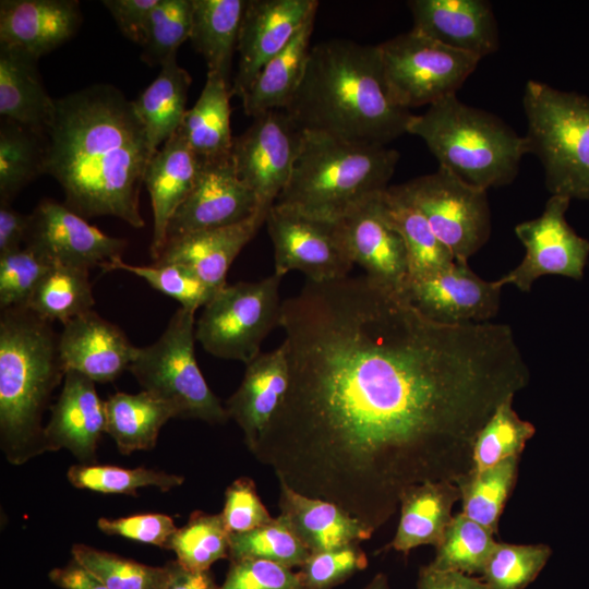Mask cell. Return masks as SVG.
I'll return each mask as SVG.
<instances>
[{"label": "cell", "instance_id": "1f68e13d", "mask_svg": "<svg viewBox=\"0 0 589 589\" xmlns=\"http://www.w3.org/2000/svg\"><path fill=\"white\" fill-rule=\"evenodd\" d=\"M380 201L386 218L404 240L408 279L429 276L455 262L453 254L437 239L423 214L407 199L399 185H389L381 193Z\"/></svg>", "mask_w": 589, "mask_h": 589}, {"label": "cell", "instance_id": "52a82bcc", "mask_svg": "<svg viewBox=\"0 0 589 589\" xmlns=\"http://www.w3.org/2000/svg\"><path fill=\"white\" fill-rule=\"evenodd\" d=\"M522 107L528 154L539 158L548 191L589 200V97L530 80Z\"/></svg>", "mask_w": 589, "mask_h": 589}, {"label": "cell", "instance_id": "3957f363", "mask_svg": "<svg viewBox=\"0 0 589 589\" xmlns=\"http://www.w3.org/2000/svg\"><path fill=\"white\" fill-rule=\"evenodd\" d=\"M285 110L303 131L384 146L407 133L413 117L394 99L377 46L339 38L311 48Z\"/></svg>", "mask_w": 589, "mask_h": 589}, {"label": "cell", "instance_id": "f5cc1de1", "mask_svg": "<svg viewBox=\"0 0 589 589\" xmlns=\"http://www.w3.org/2000/svg\"><path fill=\"white\" fill-rule=\"evenodd\" d=\"M98 529L109 536H119L133 541L169 548L177 527L173 519L165 514H137L116 519L99 518Z\"/></svg>", "mask_w": 589, "mask_h": 589}, {"label": "cell", "instance_id": "ba28073f", "mask_svg": "<svg viewBox=\"0 0 589 589\" xmlns=\"http://www.w3.org/2000/svg\"><path fill=\"white\" fill-rule=\"evenodd\" d=\"M195 312L180 306L154 344L136 347L129 371L143 390L167 402L176 418L224 424L227 410L195 359Z\"/></svg>", "mask_w": 589, "mask_h": 589}, {"label": "cell", "instance_id": "7dc6e473", "mask_svg": "<svg viewBox=\"0 0 589 589\" xmlns=\"http://www.w3.org/2000/svg\"><path fill=\"white\" fill-rule=\"evenodd\" d=\"M104 272L124 271L144 279L152 288L173 298L182 308L196 311L205 306L219 290L201 280L179 264L133 265L117 259L101 267Z\"/></svg>", "mask_w": 589, "mask_h": 589}, {"label": "cell", "instance_id": "e0dca14e", "mask_svg": "<svg viewBox=\"0 0 589 589\" xmlns=\"http://www.w3.org/2000/svg\"><path fill=\"white\" fill-rule=\"evenodd\" d=\"M24 242L52 264L86 269L101 268L121 259L128 244L125 239L104 233L64 204L51 200L40 202L31 214Z\"/></svg>", "mask_w": 589, "mask_h": 589}, {"label": "cell", "instance_id": "f546056e", "mask_svg": "<svg viewBox=\"0 0 589 589\" xmlns=\"http://www.w3.org/2000/svg\"><path fill=\"white\" fill-rule=\"evenodd\" d=\"M230 84L219 74L207 72L195 105L187 110L180 130L201 163L231 157Z\"/></svg>", "mask_w": 589, "mask_h": 589}, {"label": "cell", "instance_id": "ac0fdd59", "mask_svg": "<svg viewBox=\"0 0 589 589\" xmlns=\"http://www.w3.org/2000/svg\"><path fill=\"white\" fill-rule=\"evenodd\" d=\"M317 8L316 0H247L232 95L242 99L264 65L287 47Z\"/></svg>", "mask_w": 589, "mask_h": 589}, {"label": "cell", "instance_id": "277c9868", "mask_svg": "<svg viewBox=\"0 0 589 589\" xmlns=\"http://www.w3.org/2000/svg\"><path fill=\"white\" fill-rule=\"evenodd\" d=\"M64 375L51 322L26 306L1 310L0 447L11 465L48 452L43 416Z\"/></svg>", "mask_w": 589, "mask_h": 589}, {"label": "cell", "instance_id": "11a10c76", "mask_svg": "<svg viewBox=\"0 0 589 589\" xmlns=\"http://www.w3.org/2000/svg\"><path fill=\"white\" fill-rule=\"evenodd\" d=\"M31 224V214L15 211L9 202L0 201V255L21 249Z\"/></svg>", "mask_w": 589, "mask_h": 589}, {"label": "cell", "instance_id": "680465c9", "mask_svg": "<svg viewBox=\"0 0 589 589\" xmlns=\"http://www.w3.org/2000/svg\"><path fill=\"white\" fill-rule=\"evenodd\" d=\"M166 589H219L208 570H190L173 561V574Z\"/></svg>", "mask_w": 589, "mask_h": 589}, {"label": "cell", "instance_id": "30bf717a", "mask_svg": "<svg viewBox=\"0 0 589 589\" xmlns=\"http://www.w3.org/2000/svg\"><path fill=\"white\" fill-rule=\"evenodd\" d=\"M376 46L394 99L409 110L456 94L480 61L413 31Z\"/></svg>", "mask_w": 589, "mask_h": 589}, {"label": "cell", "instance_id": "f35d334b", "mask_svg": "<svg viewBox=\"0 0 589 589\" xmlns=\"http://www.w3.org/2000/svg\"><path fill=\"white\" fill-rule=\"evenodd\" d=\"M73 558L109 589H166L173 561L149 566L86 544L72 546Z\"/></svg>", "mask_w": 589, "mask_h": 589}, {"label": "cell", "instance_id": "9f6ffc18", "mask_svg": "<svg viewBox=\"0 0 589 589\" xmlns=\"http://www.w3.org/2000/svg\"><path fill=\"white\" fill-rule=\"evenodd\" d=\"M417 589H489L480 578L453 572L438 570L429 565L419 569Z\"/></svg>", "mask_w": 589, "mask_h": 589}, {"label": "cell", "instance_id": "ab89813d", "mask_svg": "<svg viewBox=\"0 0 589 589\" xmlns=\"http://www.w3.org/2000/svg\"><path fill=\"white\" fill-rule=\"evenodd\" d=\"M230 533L220 514L193 512L187 524L177 528L168 550L177 562L190 570H208L221 558L229 557Z\"/></svg>", "mask_w": 589, "mask_h": 589}, {"label": "cell", "instance_id": "f6af8a7d", "mask_svg": "<svg viewBox=\"0 0 589 589\" xmlns=\"http://www.w3.org/2000/svg\"><path fill=\"white\" fill-rule=\"evenodd\" d=\"M193 0H159L147 19L141 58L149 65H161L190 39Z\"/></svg>", "mask_w": 589, "mask_h": 589}, {"label": "cell", "instance_id": "8d00e7d4", "mask_svg": "<svg viewBox=\"0 0 589 589\" xmlns=\"http://www.w3.org/2000/svg\"><path fill=\"white\" fill-rule=\"evenodd\" d=\"M88 271L53 264L36 287L26 308L46 321L62 324L91 311L95 299Z\"/></svg>", "mask_w": 589, "mask_h": 589}, {"label": "cell", "instance_id": "7c38bea8", "mask_svg": "<svg viewBox=\"0 0 589 589\" xmlns=\"http://www.w3.org/2000/svg\"><path fill=\"white\" fill-rule=\"evenodd\" d=\"M304 131L285 109L253 118L251 125L233 137L231 160L238 178L268 211L286 188L299 154Z\"/></svg>", "mask_w": 589, "mask_h": 589}, {"label": "cell", "instance_id": "cb8c5ba5", "mask_svg": "<svg viewBox=\"0 0 589 589\" xmlns=\"http://www.w3.org/2000/svg\"><path fill=\"white\" fill-rule=\"evenodd\" d=\"M202 163L180 128L149 160L144 183L153 208L151 255L156 261L166 245L167 228L177 208L193 190Z\"/></svg>", "mask_w": 589, "mask_h": 589}, {"label": "cell", "instance_id": "ffe728a7", "mask_svg": "<svg viewBox=\"0 0 589 589\" xmlns=\"http://www.w3.org/2000/svg\"><path fill=\"white\" fill-rule=\"evenodd\" d=\"M411 31L480 60L500 47L493 7L486 0H410Z\"/></svg>", "mask_w": 589, "mask_h": 589}, {"label": "cell", "instance_id": "74e56055", "mask_svg": "<svg viewBox=\"0 0 589 589\" xmlns=\"http://www.w3.org/2000/svg\"><path fill=\"white\" fill-rule=\"evenodd\" d=\"M43 136L4 119L0 128V201L9 202L44 173Z\"/></svg>", "mask_w": 589, "mask_h": 589}, {"label": "cell", "instance_id": "7a4b0ae2", "mask_svg": "<svg viewBox=\"0 0 589 589\" xmlns=\"http://www.w3.org/2000/svg\"><path fill=\"white\" fill-rule=\"evenodd\" d=\"M44 173L61 185L64 205L83 217L145 221L139 195L157 152L133 105L118 88L95 84L55 99L44 132Z\"/></svg>", "mask_w": 589, "mask_h": 589}, {"label": "cell", "instance_id": "83f0119b", "mask_svg": "<svg viewBox=\"0 0 589 589\" xmlns=\"http://www.w3.org/2000/svg\"><path fill=\"white\" fill-rule=\"evenodd\" d=\"M459 500L454 482L426 481L409 486L400 496L399 522L387 546L405 555L420 545L436 548L454 518L452 509Z\"/></svg>", "mask_w": 589, "mask_h": 589}, {"label": "cell", "instance_id": "4316f807", "mask_svg": "<svg viewBox=\"0 0 589 589\" xmlns=\"http://www.w3.org/2000/svg\"><path fill=\"white\" fill-rule=\"evenodd\" d=\"M279 516L311 553L369 540L374 531L340 506L279 482Z\"/></svg>", "mask_w": 589, "mask_h": 589}, {"label": "cell", "instance_id": "6f0895ef", "mask_svg": "<svg viewBox=\"0 0 589 589\" xmlns=\"http://www.w3.org/2000/svg\"><path fill=\"white\" fill-rule=\"evenodd\" d=\"M48 578L62 589H109L74 558L65 566L50 570Z\"/></svg>", "mask_w": 589, "mask_h": 589}, {"label": "cell", "instance_id": "d6a6232c", "mask_svg": "<svg viewBox=\"0 0 589 589\" xmlns=\"http://www.w3.org/2000/svg\"><path fill=\"white\" fill-rule=\"evenodd\" d=\"M105 407L106 433L123 455L154 448L164 424L176 418L167 402L145 390L137 394L118 392L108 397Z\"/></svg>", "mask_w": 589, "mask_h": 589}, {"label": "cell", "instance_id": "ee69618b", "mask_svg": "<svg viewBox=\"0 0 589 589\" xmlns=\"http://www.w3.org/2000/svg\"><path fill=\"white\" fill-rule=\"evenodd\" d=\"M310 552L278 516L250 531L231 533L229 560H264L287 567H300Z\"/></svg>", "mask_w": 589, "mask_h": 589}, {"label": "cell", "instance_id": "d590c367", "mask_svg": "<svg viewBox=\"0 0 589 589\" xmlns=\"http://www.w3.org/2000/svg\"><path fill=\"white\" fill-rule=\"evenodd\" d=\"M520 456H513L482 471L470 470L455 484L460 493L461 513L498 532V521L518 474Z\"/></svg>", "mask_w": 589, "mask_h": 589}, {"label": "cell", "instance_id": "f907efd6", "mask_svg": "<svg viewBox=\"0 0 589 589\" xmlns=\"http://www.w3.org/2000/svg\"><path fill=\"white\" fill-rule=\"evenodd\" d=\"M219 589H304L299 573L264 560L230 561Z\"/></svg>", "mask_w": 589, "mask_h": 589}, {"label": "cell", "instance_id": "c3c4849f", "mask_svg": "<svg viewBox=\"0 0 589 589\" xmlns=\"http://www.w3.org/2000/svg\"><path fill=\"white\" fill-rule=\"evenodd\" d=\"M52 265L44 255L28 247L0 255L1 310L26 306Z\"/></svg>", "mask_w": 589, "mask_h": 589}, {"label": "cell", "instance_id": "8992f818", "mask_svg": "<svg viewBox=\"0 0 589 589\" xmlns=\"http://www.w3.org/2000/svg\"><path fill=\"white\" fill-rule=\"evenodd\" d=\"M407 133L420 137L438 167L488 191L510 184L528 154L525 136L497 116L449 95L413 115Z\"/></svg>", "mask_w": 589, "mask_h": 589}, {"label": "cell", "instance_id": "8fae6325", "mask_svg": "<svg viewBox=\"0 0 589 589\" xmlns=\"http://www.w3.org/2000/svg\"><path fill=\"white\" fill-rule=\"evenodd\" d=\"M400 190L423 214L455 261L466 262L491 235L488 191L440 168L402 184Z\"/></svg>", "mask_w": 589, "mask_h": 589}, {"label": "cell", "instance_id": "b9f144b4", "mask_svg": "<svg viewBox=\"0 0 589 589\" xmlns=\"http://www.w3.org/2000/svg\"><path fill=\"white\" fill-rule=\"evenodd\" d=\"M515 396L498 405L478 433L472 454V469L482 471L513 456H520L536 428L522 420L513 408Z\"/></svg>", "mask_w": 589, "mask_h": 589}, {"label": "cell", "instance_id": "db71d44e", "mask_svg": "<svg viewBox=\"0 0 589 589\" xmlns=\"http://www.w3.org/2000/svg\"><path fill=\"white\" fill-rule=\"evenodd\" d=\"M159 0H104L101 3L115 19L121 33L141 45L147 19Z\"/></svg>", "mask_w": 589, "mask_h": 589}, {"label": "cell", "instance_id": "6da1fadb", "mask_svg": "<svg viewBox=\"0 0 589 589\" xmlns=\"http://www.w3.org/2000/svg\"><path fill=\"white\" fill-rule=\"evenodd\" d=\"M287 393L251 454L376 531L402 492L472 469L476 437L530 370L507 324L448 325L366 275L283 301Z\"/></svg>", "mask_w": 589, "mask_h": 589}, {"label": "cell", "instance_id": "44dd1931", "mask_svg": "<svg viewBox=\"0 0 589 589\" xmlns=\"http://www.w3.org/2000/svg\"><path fill=\"white\" fill-rule=\"evenodd\" d=\"M136 347L117 325L93 310L65 324L59 334L63 368L94 382L115 381L133 360Z\"/></svg>", "mask_w": 589, "mask_h": 589}, {"label": "cell", "instance_id": "f1b7e54d", "mask_svg": "<svg viewBox=\"0 0 589 589\" xmlns=\"http://www.w3.org/2000/svg\"><path fill=\"white\" fill-rule=\"evenodd\" d=\"M37 61L26 52L0 46V115L44 136L55 99L43 85Z\"/></svg>", "mask_w": 589, "mask_h": 589}, {"label": "cell", "instance_id": "4dcf8cb0", "mask_svg": "<svg viewBox=\"0 0 589 589\" xmlns=\"http://www.w3.org/2000/svg\"><path fill=\"white\" fill-rule=\"evenodd\" d=\"M314 19L311 16L287 47L264 65L242 97L249 117L288 106L305 71Z\"/></svg>", "mask_w": 589, "mask_h": 589}, {"label": "cell", "instance_id": "5b68a950", "mask_svg": "<svg viewBox=\"0 0 589 589\" xmlns=\"http://www.w3.org/2000/svg\"><path fill=\"white\" fill-rule=\"evenodd\" d=\"M399 157L396 149L384 145L356 144L304 131L290 179L274 204L338 220L389 187Z\"/></svg>", "mask_w": 589, "mask_h": 589}, {"label": "cell", "instance_id": "2e32d148", "mask_svg": "<svg viewBox=\"0 0 589 589\" xmlns=\"http://www.w3.org/2000/svg\"><path fill=\"white\" fill-rule=\"evenodd\" d=\"M502 286L455 261L429 276L408 279L404 292L424 316L448 325L486 323L501 304Z\"/></svg>", "mask_w": 589, "mask_h": 589}, {"label": "cell", "instance_id": "484cf974", "mask_svg": "<svg viewBox=\"0 0 589 589\" xmlns=\"http://www.w3.org/2000/svg\"><path fill=\"white\" fill-rule=\"evenodd\" d=\"M267 212L228 227L201 231L166 243L155 263L179 264L215 290L226 284L227 272L240 251L265 223Z\"/></svg>", "mask_w": 589, "mask_h": 589}, {"label": "cell", "instance_id": "9a60e30c", "mask_svg": "<svg viewBox=\"0 0 589 589\" xmlns=\"http://www.w3.org/2000/svg\"><path fill=\"white\" fill-rule=\"evenodd\" d=\"M260 211L265 209L261 208L255 193L238 178L231 157L202 163L193 190L169 221L166 243L240 224Z\"/></svg>", "mask_w": 589, "mask_h": 589}, {"label": "cell", "instance_id": "bcb514c9", "mask_svg": "<svg viewBox=\"0 0 589 589\" xmlns=\"http://www.w3.org/2000/svg\"><path fill=\"white\" fill-rule=\"evenodd\" d=\"M551 553L546 544L496 542L481 579L489 589H525L538 577Z\"/></svg>", "mask_w": 589, "mask_h": 589}, {"label": "cell", "instance_id": "681fc988", "mask_svg": "<svg viewBox=\"0 0 589 589\" xmlns=\"http://www.w3.org/2000/svg\"><path fill=\"white\" fill-rule=\"evenodd\" d=\"M366 566V554L359 543H353L311 553L298 573L304 589H332Z\"/></svg>", "mask_w": 589, "mask_h": 589}, {"label": "cell", "instance_id": "836d02e7", "mask_svg": "<svg viewBox=\"0 0 589 589\" xmlns=\"http://www.w3.org/2000/svg\"><path fill=\"white\" fill-rule=\"evenodd\" d=\"M247 0H193L190 40L228 83Z\"/></svg>", "mask_w": 589, "mask_h": 589}, {"label": "cell", "instance_id": "4fadbf2b", "mask_svg": "<svg viewBox=\"0 0 589 589\" xmlns=\"http://www.w3.org/2000/svg\"><path fill=\"white\" fill-rule=\"evenodd\" d=\"M569 203L568 197L551 195L539 217L516 225L515 233L526 253L516 267L497 279L502 287L512 285L528 292L533 283L545 275L576 280L584 277L589 240L578 236L567 223L565 214Z\"/></svg>", "mask_w": 589, "mask_h": 589}, {"label": "cell", "instance_id": "7bdbcfd3", "mask_svg": "<svg viewBox=\"0 0 589 589\" xmlns=\"http://www.w3.org/2000/svg\"><path fill=\"white\" fill-rule=\"evenodd\" d=\"M69 482L76 489L106 494L137 496V490L153 486L163 492L180 486L184 477L155 469L122 468L109 465H73L67 472Z\"/></svg>", "mask_w": 589, "mask_h": 589}, {"label": "cell", "instance_id": "91938a15", "mask_svg": "<svg viewBox=\"0 0 589 589\" xmlns=\"http://www.w3.org/2000/svg\"><path fill=\"white\" fill-rule=\"evenodd\" d=\"M363 589H390L387 576L377 573Z\"/></svg>", "mask_w": 589, "mask_h": 589}, {"label": "cell", "instance_id": "603a6c76", "mask_svg": "<svg viewBox=\"0 0 589 589\" xmlns=\"http://www.w3.org/2000/svg\"><path fill=\"white\" fill-rule=\"evenodd\" d=\"M81 21L75 0H1L0 46L39 59L69 40Z\"/></svg>", "mask_w": 589, "mask_h": 589}, {"label": "cell", "instance_id": "60d3db41", "mask_svg": "<svg viewBox=\"0 0 589 589\" xmlns=\"http://www.w3.org/2000/svg\"><path fill=\"white\" fill-rule=\"evenodd\" d=\"M493 532L462 513L454 516L435 556L428 564L438 570L481 575L496 541Z\"/></svg>", "mask_w": 589, "mask_h": 589}, {"label": "cell", "instance_id": "7402d4cb", "mask_svg": "<svg viewBox=\"0 0 589 589\" xmlns=\"http://www.w3.org/2000/svg\"><path fill=\"white\" fill-rule=\"evenodd\" d=\"M50 411L44 430L48 452L65 448L83 464L94 461L97 444L106 432L105 401L97 395L95 382L67 371Z\"/></svg>", "mask_w": 589, "mask_h": 589}, {"label": "cell", "instance_id": "816d5d0a", "mask_svg": "<svg viewBox=\"0 0 589 589\" xmlns=\"http://www.w3.org/2000/svg\"><path fill=\"white\" fill-rule=\"evenodd\" d=\"M220 515L230 534L250 531L274 519L261 501L254 481L248 477H240L228 485Z\"/></svg>", "mask_w": 589, "mask_h": 589}, {"label": "cell", "instance_id": "d6986e66", "mask_svg": "<svg viewBox=\"0 0 589 589\" xmlns=\"http://www.w3.org/2000/svg\"><path fill=\"white\" fill-rule=\"evenodd\" d=\"M381 193L351 208L336 225L353 265H360L369 278L402 291L409 276L407 251L384 214Z\"/></svg>", "mask_w": 589, "mask_h": 589}, {"label": "cell", "instance_id": "d4e9b609", "mask_svg": "<svg viewBox=\"0 0 589 589\" xmlns=\"http://www.w3.org/2000/svg\"><path fill=\"white\" fill-rule=\"evenodd\" d=\"M289 386V366L284 347L261 352L247 364L238 389L228 398L226 410L243 432L250 450L280 406Z\"/></svg>", "mask_w": 589, "mask_h": 589}, {"label": "cell", "instance_id": "e575fe53", "mask_svg": "<svg viewBox=\"0 0 589 589\" xmlns=\"http://www.w3.org/2000/svg\"><path fill=\"white\" fill-rule=\"evenodd\" d=\"M176 57L171 55L161 64L157 77L133 100L155 151L178 131L187 112L191 76Z\"/></svg>", "mask_w": 589, "mask_h": 589}, {"label": "cell", "instance_id": "5bb4252c", "mask_svg": "<svg viewBox=\"0 0 589 589\" xmlns=\"http://www.w3.org/2000/svg\"><path fill=\"white\" fill-rule=\"evenodd\" d=\"M265 223L274 248V274L278 277L292 271L303 273L312 281L348 276L353 263L342 245L336 220L274 204Z\"/></svg>", "mask_w": 589, "mask_h": 589}, {"label": "cell", "instance_id": "9c48e42d", "mask_svg": "<svg viewBox=\"0 0 589 589\" xmlns=\"http://www.w3.org/2000/svg\"><path fill=\"white\" fill-rule=\"evenodd\" d=\"M281 278L226 285L203 306L195 322V339L214 357L245 365L261 353L269 332L280 325Z\"/></svg>", "mask_w": 589, "mask_h": 589}]
</instances>
